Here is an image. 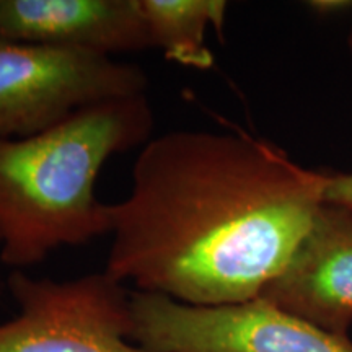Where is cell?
Returning a JSON list of instances; mask_svg holds the SVG:
<instances>
[{"label": "cell", "mask_w": 352, "mask_h": 352, "mask_svg": "<svg viewBox=\"0 0 352 352\" xmlns=\"http://www.w3.org/2000/svg\"><path fill=\"white\" fill-rule=\"evenodd\" d=\"M263 300L336 336L352 327V208L324 202Z\"/></svg>", "instance_id": "8992f818"}, {"label": "cell", "mask_w": 352, "mask_h": 352, "mask_svg": "<svg viewBox=\"0 0 352 352\" xmlns=\"http://www.w3.org/2000/svg\"><path fill=\"white\" fill-rule=\"evenodd\" d=\"M323 201L327 204H340L352 208V171L351 173L324 171Z\"/></svg>", "instance_id": "9c48e42d"}, {"label": "cell", "mask_w": 352, "mask_h": 352, "mask_svg": "<svg viewBox=\"0 0 352 352\" xmlns=\"http://www.w3.org/2000/svg\"><path fill=\"white\" fill-rule=\"evenodd\" d=\"M305 6L316 16L324 19V16H334L352 10V0H310Z\"/></svg>", "instance_id": "30bf717a"}, {"label": "cell", "mask_w": 352, "mask_h": 352, "mask_svg": "<svg viewBox=\"0 0 352 352\" xmlns=\"http://www.w3.org/2000/svg\"><path fill=\"white\" fill-rule=\"evenodd\" d=\"M346 44H347V51H349V54L352 56V25L349 28V32H347V38H346Z\"/></svg>", "instance_id": "8fae6325"}, {"label": "cell", "mask_w": 352, "mask_h": 352, "mask_svg": "<svg viewBox=\"0 0 352 352\" xmlns=\"http://www.w3.org/2000/svg\"><path fill=\"white\" fill-rule=\"evenodd\" d=\"M19 315L0 323V352H157L132 341L131 290L107 271L56 280L12 271Z\"/></svg>", "instance_id": "277c9868"}, {"label": "cell", "mask_w": 352, "mask_h": 352, "mask_svg": "<svg viewBox=\"0 0 352 352\" xmlns=\"http://www.w3.org/2000/svg\"><path fill=\"white\" fill-rule=\"evenodd\" d=\"M145 95L103 101L25 139L0 140V261L25 271L111 232L95 184L109 158L152 138Z\"/></svg>", "instance_id": "7a4b0ae2"}, {"label": "cell", "mask_w": 352, "mask_h": 352, "mask_svg": "<svg viewBox=\"0 0 352 352\" xmlns=\"http://www.w3.org/2000/svg\"><path fill=\"white\" fill-rule=\"evenodd\" d=\"M132 341L157 352H352L351 338L324 331L256 298L197 307L131 292Z\"/></svg>", "instance_id": "5b68a950"}, {"label": "cell", "mask_w": 352, "mask_h": 352, "mask_svg": "<svg viewBox=\"0 0 352 352\" xmlns=\"http://www.w3.org/2000/svg\"><path fill=\"white\" fill-rule=\"evenodd\" d=\"M138 65L98 52L0 39V140L25 139L103 101L145 95Z\"/></svg>", "instance_id": "3957f363"}, {"label": "cell", "mask_w": 352, "mask_h": 352, "mask_svg": "<svg viewBox=\"0 0 352 352\" xmlns=\"http://www.w3.org/2000/svg\"><path fill=\"white\" fill-rule=\"evenodd\" d=\"M152 46L183 67L208 70L214 54L208 47L210 30L220 33L228 3L223 0H139Z\"/></svg>", "instance_id": "ba28073f"}, {"label": "cell", "mask_w": 352, "mask_h": 352, "mask_svg": "<svg viewBox=\"0 0 352 352\" xmlns=\"http://www.w3.org/2000/svg\"><path fill=\"white\" fill-rule=\"evenodd\" d=\"M0 39L111 57L153 47L139 0H0Z\"/></svg>", "instance_id": "52a82bcc"}, {"label": "cell", "mask_w": 352, "mask_h": 352, "mask_svg": "<svg viewBox=\"0 0 352 352\" xmlns=\"http://www.w3.org/2000/svg\"><path fill=\"white\" fill-rule=\"evenodd\" d=\"M0 294H2V285H0Z\"/></svg>", "instance_id": "7c38bea8"}, {"label": "cell", "mask_w": 352, "mask_h": 352, "mask_svg": "<svg viewBox=\"0 0 352 352\" xmlns=\"http://www.w3.org/2000/svg\"><path fill=\"white\" fill-rule=\"evenodd\" d=\"M131 176L104 271L186 305L261 297L324 204V171L240 129L152 135Z\"/></svg>", "instance_id": "6da1fadb"}]
</instances>
